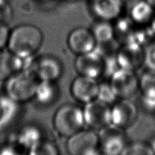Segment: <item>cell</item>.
<instances>
[{"label": "cell", "instance_id": "cell-24", "mask_svg": "<svg viewBox=\"0 0 155 155\" xmlns=\"http://www.w3.org/2000/svg\"><path fill=\"white\" fill-rule=\"evenodd\" d=\"M141 92L155 93V70L148 69L140 78Z\"/></svg>", "mask_w": 155, "mask_h": 155}, {"label": "cell", "instance_id": "cell-18", "mask_svg": "<svg viewBox=\"0 0 155 155\" xmlns=\"http://www.w3.org/2000/svg\"><path fill=\"white\" fill-rule=\"evenodd\" d=\"M18 144L29 152L42 140L40 129L33 124L26 125L22 128L17 135Z\"/></svg>", "mask_w": 155, "mask_h": 155}, {"label": "cell", "instance_id": "cell-12", "mask_svg": "<svg viewBox=\"0 0 155 155\" xmlns=\"http://www.w3.org/2000/svg\"><path fill=\"white\" fill-rule=\"evenodd\" d=\"M67 42L70 51L76 55L93 51L97 46L91 29L82 27L74 29L69 34Z\"/></svg>", "mask_w": 155, "mask_h": 155}, {"label": "cell", "instance_id": "cell-8", "mask_svg": "<svg viewBox=\"0 0 155 155\" xmlns=\"http://www.w3.org/2000/svg\"><path fill=\"white\" fill-rule=\"evenodd\" d=\"M110 84L119 99H130L140 90V78L135 71L119 68L110 77Z\"/></svg>", "mask_w": 155, "mask_h": 155}, {"label": "cell", "instance_id": "cell-14", "mask_svg": "<svg viewBox=\"0 0 155 155\" xmlns=\"http://www.w3.org/2000/svg\"><path fill=\"white\" fill-rule=\"evenodd\" d=\"M89 4L91 12L98 20H116L123 11L119 0H89Z\"/></svg>", "mask_w": 155, "mask_h": 155}, {"label": "cell", "instance_id": "cell-21", "mask_svg": "<svg viewBox=\"0 0 155 155\" xmlns=\"http://www.w3.org/2000/svg\"><path fill=\"white\" fill-rule=\"evenodd\" d=\"M18 104L6 96L0 97V129L8 125L17 114Z\"/></svg>", "mask_w": 155, "mask_h": 155}, {"label": "cell", "instance_id": "cell-32", "mask_svg": "<svg viewBox=\"0 0 155 155\" xmlns=\"http://www.w3.org/2000/svg\"><path fill=\"white\" fill-rule=\"evenodd\" d=\"M150 27V28L152 29V30L154 31V33L155 34V12H154V15L153 17V19H152L151 21H150V23L149 25Z\"/></svg>", "mask_w": 155, "mask_h": 155}, {"label": "cell", "instance_id": "cell-15", "mask_svg": "<svg viewBox=\"0 0 155 155\" xmlns=\"http://www.w3.org/2000/svg\"><path fill=\"white\" fill-rule=\"evenodd\" d=\"M25 60L9 50L0 51V81H5L25 69Z\"/></svg>", "mask_w": 155, "mask_h": 155}, {"label": "cell", "instance_id": "cell-17", "mask_svg": "<svg viewBox=\"0 0 155 155\" xmlns=\"http://www.w3.org/2000/svg\"><path fill=\"white\" fill-rule=\"evenodd\" d=\"M129 16L135 23L140 25H150L155 9L146 0H140L128 11Z\"/></svg>", "mask_w": 155, "mask_h": 155}, {"label": "cell", "instance_id": "cell-9", "mask_svg": "<svg viewBox=\"0 0 155 155\" xmlns=\"http://www.w3.org/2000/svg\"><path fill=\"white\" fill-rule=\"evenodd\" d=\"M74 66L79 75L97 80L104 75V58L97 50L77 55Z\"/></svg>", "mask_w": 155, "mask_h": 155}, {"label": "cell", "instance_id": "cell-5", "mask_svg": "<svg viewBox=\"0 0 155 155\" xmlns=\"http://www.w3.org/2000/svg\"><path fill=\"white\" fill-rule=\"evenodd\" d=\"M66 148L71 155H96L100 154L98 133L91 129H82L68 137Z\"/></svg>", "mask_w": 155, "mask_h": 155}, {"label": "cell", "instance_id": "cell-2", "mask_svg": "<svg viewBox=\"0 0 155 155\" xmlns=\"http://www.w3.org/2000/svg\"><path fill=\"white\" fill-rule=\"evenodd\" d=\"M40 80L36 76L25 68L5 81V95L15 103H26L34 99Z\"/></svg>", "mask_w": 155, "mask_h": 155}, {"label": "cell", "instance_id": "cell-11", "mask_svg": "<svg viewBox=\"0 0 155 155\" xmlns=\"http://www.w3.org/2000/svg\"><path fill=\"white\" fill-rule=\"evenodd\" d=\"M137 115V107L130 99H120L111 107L112 124L124 129L135 123Z\"/></svg>", "mask_w": 155, "mask_h": 155}, {"label": "cell", "instance_id": "cell-26", "mask_svg": "<svg viewBox=\"0 0 155 155\" xmlns=\"http://www.w3.org/2000/svg\"><path fill=\"white\" fill-rule=\"evenodd\" d=\"M144 64L148 69L155 70V38L144 46Z\"/></svg>", "mask_w": 155, "mask_h": 155}, {"label": "cell", "instance_id": "cell-30", "mask_svg": "<svg viewBox=\"0 0 155 155\" xmlns=\"http://www.w3.org/2000/svg\"><path fill=\"white\" fill-rule=\"evenodd\" d=\"M139 1H140V0H119L122 7L123 8V10H126L127 12L133 5Z\"/></svg>", "mask_w": 155, "mask_h": 155}, {"label": "cell", "instance_id": "cell-13", "mask_svg": "<svg viewBox=\"0 0 155 155\" xmlns=\"http://www.w3.org/2000/svg\"><path fill=\"white\" fill-rule=\"evenodd\" d=\"M98 89L99 83L96 79L80 75L74 79L70 87L73 97L84 104L97 99Z\"/></svg>", "mask_w": 155, "mask_h": 155}, {"label": "cell", "instance_id": "cell-22", "mask_svg": "<svg viewBox=\"0 0 155 155\" xmlns=\"http://www.w3.org/2000/svg\"><path fill=\"white\" fill-rule=\"evenodd\" d=\"M97 99L108 105L113 104L116 101L118 97L116 96L110 82L99 83V89Z\"/></svg>", "mask_w": 155, "mask_h": 155}, {"label": "cell", "instance_id": "cell-29", "mask_svg": "<svg viewBox=\"0 0 155 155\" xmlns=\"http://www.w3.org/2000/svg\"><path fill=\"white\" fill-rule=\"evenodd\" d=\"M10 31L8 25L0 24V51H3L8 46Z\"/></svg>", "mask_w": 155, "mask_h": 155}, {"label": "cell", "instance_id": "cell-28", "mask_svg": "<svg viewBox=\"0 0 155 155\" xmlns=\"http://www.w3.org/2000/svg\"><path fill=\"white\" fill-rule=\"evenodd\" d=\"M141 103L147 111L155 112V93L141 92Z\"/></svg>", "mask_w": 155, "mask_h": 155}, {"label": "cell", "instance_id": "cell-31", "mask_svg": "<svg viewBox=\"0 0 155 155\" xmlns=\"http://www.w3.org/2000/svg\"><path fill=\"white\" fill-rule=\"evenodd\" d=\"M148 144L150 146L152 151H153V154H155V136L152 138Z\"/></svg>", "mask_w": 155, "mask_h": 155}, {"label": "cell", "instance_id": "cell-7", "mask_svg": "<svg viewBox=\"0 0 155 155\" xmlns=\"http://www.w3.org/2000/svg\"><path fill=\"white\" fill-rule=\"evenodd\" d=\"M83 114L85 125L96 131L112 123L111 107L97 99L85 104Z\"/></svg>", "mask_w": 155, "mask_h": 155}, {"label": "cell", "instance_id": "cell-27", "mask_svg": "<svg viewBox=\"0 0 155 155\" xmlns=\"http://www.w3.org/2000/svg\"><path fill=\"white\" fill-rule=\"evenodd\" d=\"M13 18V10L8 0L0 1V24L8 25Z\"/></svg>", "mask_w": 155, "mask_h": 155}, {"label": "cell", "instance_id": "cell-1", "mask_svg": "<svg viewBox=\"0 0 155 155\" xmlns=\"http://www.w3.org/2000/svg\"><path fill=\"white\" fill-rule=\"evenodd\" d=\"M44 40L41 30L31 24H21L10 31L8 48L23 59H31L40 51Z\"/></svg>", "mask_w": 155, "mask_h": 155}, {"label": "cell", "instance_id": "cell-20", "mask_svg": "<svg viewBox=\"0 0 155 155\" xmlns=\"http://www.w3.org/2000/svg\"><path fill=\"white\" fill-rule=\"evenodd\" d=\"M97 44H104L115 40L114 25L110 21L98 20L91 29Z\"/></svg>", "mask_w": 155, "mask_h": 155}, {"label": "cell", "instance_id": "cell-19", "mask_svg": "<svg viewBox=\"0 0 155 155\" xmlns=\"http://www.w3.org/2000/svg\"><path fill=\"white\" fill-rule=\"evenodd\" d=\"M138 25H139L135 23L129 16H120L116 19L114 25L115 38H118V40L123 43L129 42L134 37Z\"/></svg>", "mask_w": 155, "mask_h": 155}, {"label": "cell", "instance_id": "cell-33", "mask_svg": "<svg viewBox=\"0 0 155 155\" xmlns=\"http://www.w3.org/2000/svg\"><path fill=\"white\" fill-rule=\"evenodd\" d=\"M146 1L148 2L155 9V0H146Z\"/></svg>", "mask_w": 155, "mask_h": 155}, {"label": "cell", "instance_id": "cell-23", "mask_svg": "<svg viewBox=\"0 0 155 155\" xmlns=\"http://www.w3.org/2000/svg\"><path fill=\"white\" fill-rule=\"evenodd\" d=\"M123 155H153V151L148 143L140 142H135L127 143L124 151Z\"/></svg>", "mask_w": 155, "mask_h": 155}, {"label": "cell", "instance_id": "cell-10", "mask_svg": "<svg viewBox=\"0 0 155 155\" xmlns=\"http://www.w3.org/2000/svg\"><path fill=\"white\" fill-rule=\"evenodd\" d=\"M116 57L119 68L135 71L144 64V47L135 42L123 43Z\"/></svg>", "mask_w": 155, "mask_h": 155}, {"label": "cell", "instance_id": "cell-16", "mask_svg": "<svg viewBox=\"0 0 155 155\" xmlns=\"http://www.w3.org/2000/svg\"><path fill=\"white\" fill-rule=\"evenodd\" d=\"M59 97V88L57 82L40 80L34 99L42 106H49L54 104Z\"/></svg>", "mask_w": 155, "mask_h": 155}, {"label": "cell", "instance_id": "cell-3", "mask_svg": "<svg viewBox=\"0 0 155 155\" xmlns=\"http://www.w3.org/2000/svg\"><path fill=\"white\" fill-rule=\"evenodd\" d=\"M84 125L83 109L76 105H62L53 116L54 128L61 136L68 138L82 130Z\"/></svg>", "mask_w": 155, "mask_h": 155}, {"label": "cell", "instance_id": "cell-4", "mask_svg": "<svg viewBox=\"0 0 155 155\" xmlns=\"http://www.w3.org/2000/svg\"><path fill=\"white\" fill-rule=\"evenodd\" d=\"M29 69L39 80L57 82L63 73V66L59 59L54 55H40L30 61Z\"/></svg>", "mask_w": 155, "mask_h": 155}, {"label": "cell", "instance_id": "cell-25", "mask_svg": "<svg viewBox=\"0 0 155 155\" xmlns=\"http://www.w3.org/2000/svg\"><path fill=\"white\" fill-rule=\"evenodd\" d=\"M31 154H57L58 150L53 143L41 140L38 144L29 151Z\"/></svg>", "mask_w": 155, "mask_h": 155}, {"label": "cell", "instance_id": "cell-6", "mask_svg": "<svg viewBox=\"0 0 155 155\" xmlns=\"http://www.w3.org/2000/svg\"><path fill=\"white\" fill-rule=\"evenodd\" d=\"M98 137L100 153L106 155L122 154L127 145L124 129L112 123L99 131Z\"/></svg>", "mask_w": 155, "mask_h": 155}]
</instances>
